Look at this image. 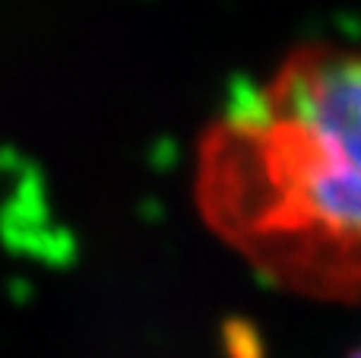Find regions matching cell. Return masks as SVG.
Wrapping results in <instances>:
<instances>
[{
  "instance_id": "1",
  "label": "cell",
  "mask_w": 361,
  "mask_h": 358,
  "mask_svg": "<svg viewBox=\"0 0 361 358\" xmlns=\"http://www.w3.org/2000/svg\"><path fill=\"white\" fill-rule=\"evenodd\" d=\"M193 203L257 273L361 298V42H311L206 124Z\"/></svg>"
},
{
  "instance_id": "2",
  "label": "cell",
  "mask_w": 361,
  "mask_h": 358,
  "mask_svg": "<svg viewBox=\"0 0 361 358\" xmlns=\"http://www.w3.org/2000/svg\"><path fill=\"white\" fill-rule=\"evenodd\" d=\"M358 358H361V355H358Z\"/></svg>"
}]
</instances>
